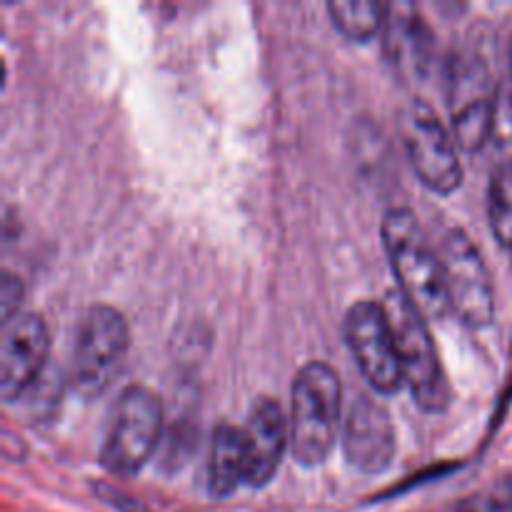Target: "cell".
<instances>
[{
	"instance_id": "277c9868",
	"label": "cell",
	"mask_w": 512,
	"mask_h": 512,
	"mask_svg": "<svg viewBox=\"0 0 512 512\" xmlns=\"http://www.w3.org/2000/svg\"><path fill=\"white\" fill-rule=\"evenodd\" d=\"M130 330L123 313L113 305L95 303L83 310L75 325L70 355V385L83 398L103 393L123 365Z\"/></svg>"
},
{
	"instance_id": "d6986e66",
	"label": "cell",
	"mask_w": 512,
	"mask_h": 512,
	"mask_svg": "<svg viewBox=\"0 0 512 512\" xmlns=\"http://www.w3.org/2000/svg\"><path fill=\"white\" fill-rule=\"evenodd\" d=\"M20 300H23V283L18 275L5 270L0 280V320H10L20 313Z\"/></svg>"
},
{
	"instance_id": "3957f363",
	"label": "cell",
	"mask_w": 512,
	"mask_h": 512,
	"mask_svg": "<svg viewBox=\"0 0 512 512\" xmlns=\"http://www.w3.org/2000/svg\"><path fill=\"white\" fill-rule=\"evenodd\" d=\"M383 305L398 343L403 383L413 393L418 408H423L425 413H440L450 403V385L430 335L428 318L400 290L385 295Z\"/></svg>"
},
{
	"instance_id": "4fadbf2b",
	"label": "cell",
	"mask_w": 512,
	"mask_h": 512,
	"mask_svg": "<svg viewBox=\"0 0 512 512\" xmlns=\"http://www.w3.org/2000/svg\"><path fill=\"white\" fill-rule=\"evenodd\" d=\"M383 35L388 55L400 68L425 73L433 58V33L413 5L388 3Z\"/></svg>"
},
{
	"instance_id": "7c38bea8",
	"label": "cell",
	"mask_w": 512,
	"mask_h": 512,
	"mask_svg": "<svg viewBox=\"0 0 512 512\" xmlns=\"http://www.w3.org/2000/svg\"><path fill=\"white\" fill-rule=\"evenodd\" d=\"M245 453V485L253 490L273 483L280 463H283L285 445L290 440V425L285 420L278 400L260 398L250 408L243 428Z\"/></svg>"
},
{
	"instance_id": "9a60e30c",
	"label": "cell",
	"mask_w": 512,
	"mask_h": 512,
	"mask_svg": "<svg viewBox=\"0 0 512 512\" xmlns=\"http://www.w3.org/2000/svg\"><path fill=\"white\" fill-rule=\"evenodd\" d=\"M328 15L335 28L355 43H365L385 28L388 3L373 0H333L328 3Z\"/></svg>"
},
{
	"instance_id": "8992f818",
	"label": "cell",
	"mask_w": 512,
	"mask_h": 512,
	"mask_svg": "<svg viewBox=\"0 0 512 512\" xmlns=\"http://www.w3.org/2000/svg\"><path fill=\"white\" fill-rule=\"evenodd\" d=\"M450 313L470 328H485L495 318L493 278L483 255L463 228H450L438 248Z\"/></svg>"
},
{
	"instance_id": "2e32d148",
	"label": "cell",
	"mask_w": 512,
	"mask_h": 512,
	"mask_svg": "<svg viewBox=\"0 0 512 512\" xmlns=\"http://www.w3.org/2000/svg\"><path fill=\"white\" fill-rule=\"evenodd\" d=\"M488 215L495 240L512 250V163H495L488 185Z\"/></svg>"
},
{
	"instance_id": "7a4b0ae2",
	"label": "cell",
	"mask_w": 512,
	"mask_h": 512,
	"mask_svg": "<svg viewBox=\"0 0 512 512\" xmlns=\"http://www.w3.org/2000/svg\"><path fill=\"white\" fill-rule=\"evenodd\" d=\"M383 245L393 273L398 278L400 293L425 315L440 320L450 313L445 295L443 265L440 253L430 245L423 225L413 210L393 208L383 218Z\"/></svg>"
},
{
	"instance_id": "30bf717a",
	"label": "cell",
	"mask_w": 512,
	"mask_h": 512,
	"mask_svg": "<svg viewBox=\"0 0 512 512\" xmlns=\"http://www.w3.org/2000/svg\"><path fill=\"white\" fill-rule=\"evenodd\" d=\"M498 95L480 60H458L453 65L450 110H453V135L460 150L478 153L493 138Z\"/></svg>"
},
{
	"instance_id": "6da1fadb",
	"label": "cell",
	"mask_w": 512,
	"mask_h": 512,
	"mask_svg": "<svg viewBox=\"0 0 512 512\" xmlns=\"http://www.w3.org/2000/svg\"><path fill=\"white\" fill-rule=\"evenodd\" d=\"M343 385L333 365H303L293 380L290 393V445L305 468H318L333 453L340 435Z\"/></svg>"
},
{
	"instance_id": "52a82bcc",
	"label": "cell",
	"mask_w": 512,
	"mask_h": 512,
	"mask_svg": "<svg viewBox=\"0 0 512 512\" xmlns=\"http://www.w3.org/2000/svg\"><path fill=\"white\" fill-rule=\"evenodd\" d=\"M343 335L360 373L380 395L398 393L403 383L398 343L383 303L358 300L343 320Z\"/></svg>"
},
{
	"instance_id": "e0dca14e",
	"label": "cell",
	"mask_w": 512,
	"mask_h": 512,
	"mask_svg": "<svg viewBox=\"0 0 512 512\" xmlns=\"http://www.w3.org/2000/svg\"><path fill=\"white\" fill-rule=\"evenodd\" d=\"M458 512H512V478L498 480L493 488L465 498Z\"/></svg>"
},
{
	"instance_id": "5b68a950",
	"label": "cell",
	"mask_w": 512,
	"mask_h": 512,
	"mask_svg": "<svg viewBox=\"0 0 512 512\" xmlns=\"http://www.w3.org/2000/svg\"><path fill=\"white\" fill-rule=\"evenodd\" d=\"M163 428V408L158 395L145 385H128L110 410L100 465L110 475H138L155 453Z\"/></svg>"
},
{
	"instance_id": "5bb4252c",
	"label": "cell",
	"mask_w": 512,
	"mask_h": 512,
	"mask_svg": "<svg viewBox=\"0 0 512 512\" xmlns=\"http://www.w3.org/2000/svg\"><path fill=\"white\" fill-rule=\"evenodd\" d=\"M208 493L213 498H228L245 485L243 430L230 423L215 425L208 453Z\"/></svg>"
},
{
	"instance_id": "9c48e42d",
	"label": "cell",
	"mask_w": 512,
	"mask_h": 512,
	"mask_svg": "<svg viewBox=\"0 0 512 512\" xmlns=\"http://www.w3.org/2000/svg\"><path fill=\"white\" fill-rule=\"evenodd\" d=\"M50 333L38 313L20 310L0 330V395L5 403L23 398L45 373Z\"/></svg>"
},
{
	"instance_id": "ffe728a7",
	"label": "cell",
	"mask_w": 512,
	"mask_h": 512,
	"mask_svg": "<svg viewBox=\"0 0 512 512\" xmlns=\"http://www.w3.org/2000/svg\"><path fill=\"white\" fill-rule=\"evenodd\" d=\"M93 490L95 495H98L105 505H110L115 512H150L140 500H135L133 495L123 493V490H118L110 483H93Z\"/></svg>"
},
{
	"instance_id": "44dd1931",
	"label": "cell",
	"mask_w": 512,
	"mask_h": 512,
	"mask_svg": "<svg viewBox=\"0 0 512 512\" xmlns=\"http://www.w3.org/2000/svg\"><path fill=\"white\" fill-rule=\"evenodd\" d=\"M510 73H512V40H510Z\"/></svg>"
},
{
	"instance_id": "ba28073f",
	"label": "cell",
	"mask_w": 512,
	"mask_h": 512,
	"mask_svg": "<svg viewBox=\"0 0 512 512\" xmlns=\"http://www.w3.org/2000/svg\"><path fill=\"white\" fill-rule=\"evenodd\" d=\"M403 143L410 168L433 193L448 195L463 183V163L455 135L445 128L433 105L415 100L403 118Z\"/></svg>"
},
{
	"instance_id": "8fae6325",
	"label": "cell",
	"mask_w": 512,
	"mask_h": 512,
	"mask_svg": "<svg viewBox=\"0 0 512 512\" xmlns=\"http://www.w3.org/2000/svg\"><path fill=\"white\" fill-rule=\"evenodd\" d=\"M395 425L373 395H358L343 420V453L355 470L378 475L393 465Z\"/></svg>"
},
{
	"instance_id": "ac0fdd59",
	"label": "cell",
	"mask_w": 512,
	"mask_h": 512,
	"mask_svg": "<svg viewBox=\"0 0 512 512\" xmlns=\"http://www.w3.org/2000/svg\"><path fill=\"white\" fill-rule=\"evenodd\" d=\"M493 145L498 153V163H512V93L498 95L493 123Z\"/></svg>"
}]
</instances>
